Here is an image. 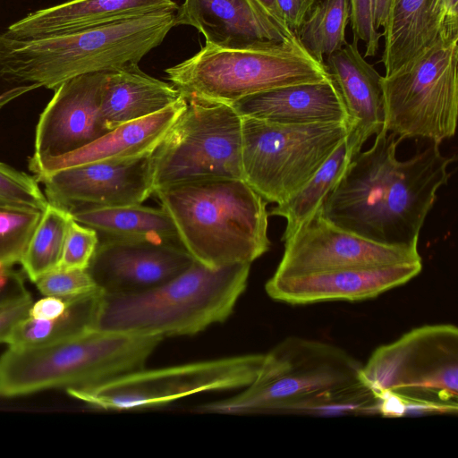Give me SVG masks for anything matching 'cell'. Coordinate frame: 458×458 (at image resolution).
Listing matches in <instances>:
<instances>
[{
    "label": "cell",
    "instance_id": "17",
    "mask_svg": "<svg viewBox=\"0 0 458 458\" xmlns=\"http://www.w3.org/2000/svg\"><path fill=\"white\" fill-rule=\"evenodd\" d=\"M422 262L354 267L276 276L266 283L267 295L277 301L300 305L328 301L372 299L417 276Z\"/></svg>",
    "mask_w": 458,
    "mask_h": 458
},
{
    "label": "cell",
    "instance_id": "6",
    "mask_svg": "<svg viewBox=\"0 0 458 458\" xmlns=\"http://www.w3.org/2000/svg\"><path fill=\"white\" fill-rule=\"evenodd\" d=\"M162 337L91 329L39 347L11 348L0 356V397L104 383L144 368Z\"/></svg>",
    "mask_w": 458,
    "mask_h": 458
},
{
    "label": "cell",
    "instance_id": "7",
    "mask_svg": "<svg viewBox=\"0 0 458 458\" xmlns=\"http://www.w3.org/2000/svg\"><path fill=\"white\" fill-rule=\"evenodd\" d=\"M360 377L385 415L408 409L456 413L458 329L450 324L414 328L379 346L361 366Z\"/></svg>",
    "mask_w": 458,
    "mask_h": 458
},
{
    "label": "cell",
    "instance_id": "13",
    "mask_svg": "<svg viewBox=\"0 0 458 458\" xmlns=\"http://www.w3.org/2000/svg\"><path fill=\"white\" fill-rule=\"evenodd\" d=\"M284 242L276 276L422 261L418 246L369 241L335 225L319 209Z\"/></svg>",
    "mask_w": 458,
    "mask_h": 458
},
{
    "label": "cell",
    "instance_id": "3",
    "mask_svg": "<svg viewBox=\"0 0 458 458\" xmlns=\"http://www.w3.org/2000/svg\"><path fill=\"white\" fill-rule=\"evenodd\" d=\"M153 193L184 249L208 268L250 265L270 248L267 202L242 179L198 180Z\"/></svg>",
    "mask_w": 458,
    "mask_h": 458
},
{
    "label": "cell",
    "instance_id": "11",
    "mask_svg": "<svg viewBox=\"0 0 458 458\" xmlns=\"http://www.w3.org/2000/svg\"><path fill=\"white\" fill-rule=\"evenodd\" d=\"M185 98L183 112L151 154L154 190L198 180L242 179L241 115L227 103Z\"/></svg>",
    "mask_w": 458,
    "mask_h": 458
},
{
    "label": "cell",
    "instance_id": "15",
    "mask_svg": "<svg viewBox=\"0 0 458 458\" xmlns=\"http://www.w3.org/2000/svg\"><path fill=\"white\" fill-rule=\"evenodd\" d=\"M193 262L182 245L98 240L87 271L104 294H129L155 288L185 271Z\"/></svg>",
    "mask_w": 458,
    "mask_h": 458
},
{
    "label": "cell",
    "instance_id": "39",
    "mask_svg": "<svg viewBox=\"0 0 458 458\" xmlns=\"http://www.w3.org/2000/svg\"><path fill=\"white\" fill-rule=\"evenodd\" d=\"M394 0H374V21L377 30L386 24Z\"/></svg>",
    "mask_w": 458,
    "mask_h": 458
},
{
    "label": "cell",
    "instance_id": "35",
    "mask_svg": "<svg viewBox=\"0 0 458 458\" xmlns=\"http://www.w3.org/2000/svg\"><path fill=\"white\" fill-rule=\"evenodd\" d=\"M29 292L0 303V344H8L15 327L29 317L32 304Z\"/></svg>",
    "mask_w": 458,
    "mask_h": 458
},
{
    "label": "cell",
    "instance_id": "42",
    "mask_svg": "<svg viewBox=\"0 0 458 458\" xmlns=\"http://www.w3.org/2000/svg\"><path fill=\"white\" fill-rule=\"evenodd\" d=\"M256 1L260 5L262 10L265 12V13L272 21H274L277 25H279L284 30L293 32L286 27V25L284 23V21L280 18L278 13H277L276 7L275 0H256Z\"/></svg>",
    "mask_w": 458,
    "mask_h": 458
},
{
    "label": "cell",
    "instance_id": "5",
    "mask_svg": "<svg viewBox=\"0 0 458 458\" xmlns=\"http://www.w3.org/2000/svg\"><path fill=\"white\" fill-rule=\"evenodd\" d=\"M250 265L216 269L194 260L147 291L102 295L93 329L159 337L192 335L227 319L245 291Z\"/></svg>",
    "mask_w": 458,
    "mask_h": 458
},
{
    "label": "cell",
    "instance_id": "14",
    "mask_svg": "<svg viewBox=\"0 0 458 458\" xmlns=\"http://www.w3.org/2000/svg\"><path fill=\"white\" fill-rule=\"evenodd\" d=\"M50 203L69 212L141 204L154 192L151 155L98 161L34 176Z\"/></svg>",
    "mask_w": 458,
    "mask_h": 458
},
{
    "label": "cell",
    "instance_id": "4",
    "mask_svg": "<svg viewBox=\"0 0 458 458\" xmlns=\"http://www.w3.org/2000/svg\"><path fill=\"white\" fill-rule=\"evenodd\" d=\"M266 355L254 383L236 395L202 404L196 411L231 415L302 411L352 404L372 394L360 380L361 364L332 344L293 336Z\"/></svg>",
    "mask_w": 458,
    "mask_h": 458
},
{
    "label": "cell",
    "instance_id": "33",
    "mask_svg": "<svg viewBox=\"0 0 458 458\" xmlns=\"http://www.w3.org/2000/svg\"><path fill=\"white\" fill-rule=\"evenodd\" d=\"M98 244L97 231L72 218L58 267L87 270Z\"/></svg>",
    "mask_w": 458,
    "mask_h": 458
},
{
    "label": "cell",
    "instance_id": "27",
    "mask_svg": "<svg viewBox=\"0 0 458 458\" xmlns=\"http://www.w3.org/2000/svg\"><path fill=\"white\" fill-rule=\"evenodd\" d=\"M103 293H93L72 298L66 310L51 320L23 319L14 329L9 343L11 348H33L74 338L94 327Z\"/></svg>",
    "mask_w": 458,
    "mask_h": 458
},
{
    "label": "cell",
    "instance_id": "31",
    "mask_svg": "<svg viewBox=\"0 0 458 458\" xmlns=\"http://www.w3.org/2000/svg\"><path fill=\"white\" fill-rule=\"evenodd\" d=\"M47 204L35 177L0 162V206L44 211Z\"/></svg>",
    "mask_w": 458,
    "mask_h": 458
},
{
    "label": "cell",
    "instance_id": "19",
    "mask_svg": "<svg viewBox=\"0 0 458 458\" xmlns=\"http://www.w3.org/2000/svg\"><path fill=\"white\" fill-rule=\"evenodd\" d=\"M173 0H67L39 9L11 24L2 34L15 39L66 35L149 13H175Z\"/></svg>",
    "mask_w": 458,
    "mask_h": 458
},
{
    "label": "cell",
    "instance_id": "16",
    "mask_svg": "<svg viewBox=\"0 0 458 458\" xmlns=\"http://www.w3.org/2000/svg\"><path fill=\"white\" fill-rule=\"evenodd\" d=\"M106 72L67 80L56 87L41 113L30 161L58 157L98 140L108 131L100 115L102 88Z\"/></svg>",
    "mask_w": 458,
    "mask_h": 458
},
{
    "label": "cell",
    "instance_id": "10",
    "mask_svg": "<svg viewBox=\"0 0 458 458\" xmlns=\"http://www.w3.org/2000/svg\"><path fill=\"white\" fill-rule=\"evenodd\" d=\"M241 117L242 180L276 205L293 196L350 132L342 123L281 124Z\"/></svg>",
    "mask_w": 458,
    "mask_h": 458
},
{
    "label": "cell",
    "instance_id": "37",
    "mask_svg": "<svg viewBox=\"0 0 458 458\" xmlns=\"http://www.w3.org/2000/svg\"><path fill=\"white\" fill-rule=\"evenodd\" d=\"M71 299L45 295L38 301H32L29 318L37 320L54 319L66 310Z\"/></svg>",
    "mask_w": 458,
    "mask_h": 458
},
{
    "label": "cell",
    "instance_id": "23",
    "mask_svg": "<svg viewBox=\"0 0 458 458\" xmlns=\"http://www.w3.org/2000/svg\"><path fill=\"white\" fill-rule=\"evenodd\" d=\"M380 63L387 76L411 62L449 30L441 0H394L386 24Z\"/></svg>",
    "mask_w": 458,
    "mask_h": 458
},
{
    "label": "cell",
    "instance_id": "26",
    "mask_svg": "<svg viewBox=\"0 0 458 458\" xmlns=\"http://www.w3.org/2000/svg\"><path fill=\"white\" fill-rule=\"evenodd\" d=\"M361 148L350 132L312 177L289 199L276 205L268 216H282L286 221L281 240L284 242L321 207L338 182L353 157Z\"/></svg>",
    "mask_w": 458,
    "mask_h": 458
},
{
    "label": "cell",
    "instance_id": "22",
    "mask_svg": "<svg viewBox=\"0 0 458 458\" xmlns=\"http://www.w3.org/2000/svg\"><path fill=\"white\" fill-rule=\"evenodd\" d=\"M352 40L325 59L326 68L343 98L349 116L350 134L362 148L384 128L382 75Z\"/></svg>",
    "mask_w": 458,
    "mask_h": 458
},
{
    "label": "cell",
    "instance_id": "36",
    "mask_svg": "<svg viewBox=\"0 0 458 458\" xmlns=\"http://www.w3.org/2000/svg\"><path fill=\"white\" fill-rule=\"evenodd\" d=\"M275 4L284 23L295 34L315 5L316 0H275Z\"/></svg>",
    "mask_w": 458,
    "mask_h": 458
},
{
    "label": "cell",
    "instance_id": "28",
    "mask_svg": "<svg viewBox=\"0 0 458 458\" xmlns=\"http://www.w3.org/2000/svg\"><path fill=\"white\" fill-rule=\"evenodd\" d=\"M72 220L68 210L48 201L20 262L32 282L58 267Z\"/></svg>",
    "mask_w": 458,
    "mask_h": 458
},
{
    "label": "cell",
    "instance_id": "12",
    "mask_svg": "<svg viewBox=\"0 0 458 458\" xmlns=\"http://www.w3.org/2000/svg\"><path fill=\"white\" fill-rule=\"evenodd\" d=\"M266 358V353H255L155 369L143 368L104 383L66 391L97 409L149 408L202 392L245 388L259 378Z\"/></svg>",
    "mask_w": 458,
    "mask_h": 458
},
{
    "label": "cell",
    "instance_id": "32",
    "mask_svg": "<svg viewBox=\"0 0 458 458\" xmlns=\"http://www.w3.org/2000/svg\"><path fill=\"white\" fill-rule=\"evenodd\" d=\"M44 295L65 299L82 296L99 290L87 270L55 268L35 282Z\"/></svg>",
    "mask_w": 458,
    "mask_h": 458
},
{
    "label": "cell",
    "instance_id": "24",
    "mask_svg": "<svg viewBox=\"0 0 458 458\" xmlns=\"http://www.w3.org/2000/svg\"><path fill=\"white\" fill-rule=\"evenodd\" d=\"M182 97L172 84L154 78L138 64L106 72L100 115L109 131L115 127L159 112Z\"/></svg>",
    "mask_w": 458,
    "mask_h": 458
},
{
    "label": "cell",
    "instance_id": "34",
    "mask_svg": "<svg viewBox=\"0 0 458 458\" xmlns=\"http://www.w3.org/2000/svg\"><path fill=\"white\" fill-rule=\"evenodd\" d=\"M349 6L352 40L362 42L364 57H374L382 38V33L375 25L374 0H349Z\"/></svg>",
    "mask_w": 458,
    "mask_h": 458
},
{
    "label": "cell",
    "instance_id": "2",
    "mask_svg": "<svg viewBox=\"0 0 458 458\" xmlns=\"http://www.w3.org/2000/svg\"><path fill=\"white\" fill-rule=\"evenodd\" d=\"M176 12L149 13L43 38L0 34V79L55 89L72 78L139 64L175 24Z\"/></svg>",
    "mask_w": 458,
    "mask_h": 458
},
{
    "label": "cell",
    "instance_id": "21",
    "mask_svg": "<svg viewBox=\"0 0 458 458\" xmlns=\"http://www.w3.org/2000/svg\"><path fill=\"white\" fill-rule=\"evenodd\" d=\"M186 104V98L182 95L166 108L121 124L80 149L58 157L30 161V170L38 176L88 163L134 159L151 155L183 112Z\"/></svg>",
    "mask_w": 458,
    "mask_h": 458
},
{
    "label": "cell",
    "instance_id": "30",
    "mask_svg": "<svg viewBox=\"0 0 458 458\" xmlns=\"http://www.w3.org/2000/svg\"><path fill=\"white\" fill-rule=\"evenodd\" d=\"M43 211L0 206V264L20 263Z\"/></svg>",
    "mask_w": 458,
    "mask_h": 458
},
{
    "label": "cell",
    "instance_id": "29",
    "mask_svg": "<svg viewBox=\"0 0 458 458\" xmlns=\"http://www.w3.org/2000/svg\"><path fill=\"white\" fill-rule=\"evenodd\" d=\"M349 0H322L316 3L295 35L318 61L341 49L346 43Z\"/></svg>",
    "mask_w": 458,
    "mask_h": 458
},
{
    "label": "cell",
    "instance_id": "1",
    "mask_svg": "<svg viewBox=\"0 0 458 458\" xmlns=\"http://www.w3.org/2000/svg\"><path fill=\"white\" fill-rule=\"evenodd\" d=\"M402 141L382 130L373 145L359 151L318 208L335 225L390 246H418L425 219L446 184L454 157L430 141L405 160L396 157Z\"/></svg>",
    "mask_w": 458,
    "mask_h": 458
},
{
    "label": "cell",
    "instance_id": "18",
    "mask_svg": "<svg viewBox=\"0 0 458 458\" xmlns=\"http://www.w3.org/2000/svg\"><path fill=\"white\" fill-rule=\"evenodd\" d=\"M175 24L191 26L206 44L225 48L256 47L295 35L272 21L256 0H184Z\"/></svg>",
    "mask_w": 458,
    "mask_h": 458
},
{
    "label": "cell",
    "instance_id": "9",
    "mask_svg": "<svg viewBox=\"0 0 458 458\" xmlns=\"http://www.w3.org/2000/svg\"><path fill=\"white\" fill-rule=\"evenodd\" d=\"M458 36L442 38L381 78L383 130L399 139L441 143L454 136L458 117Z\"/></svg>",
    "mask_w": 458,
    "mask_h": 458
},
{
    "label": "cell",
    "instance_id": "8",
    "mask_svg": "<svg viewBox=\"0 0 458 458\" xmlns=\"http://www.w3.org/2000/svg\"><path fill=\"white\" fill-rule=\"evenodd\" d=\"M165 72L183 97L227 104L267 89L330 77L325 64L314 58L296 35L245 48L206 44Z\"/></svg>",
    "mask_w": 458,
    "mask_h": 458
},
{
    "label": "cell",
    "instance_id": "41",
    "mask_svg": "<svg viewBox=\"0 0 458 458\" xmlns=\"http://www.w3.org/2000/svg\"><path fill=\"white\" fill-rule=\"evenodd\" d=\"M35 89L32 85H18L0 93V109L14 98Z\"/></svg>",
    "mask_w": 458,
    "mask_h": 458
},
{
    "label": "cell",
    "instance_id": "40",
    "mask_svg": "<svg viewBox=\"0 0 458 458\" xmlns=\"http://www.w3.org/2000/svg\"><path fill=\"white\" fill-rule=\"evenodd\" d=\"M441 2L449 30L453 33H458V0H441Z\"/></svg>",
    "mask_w": 458,
    "mask_h": 458
},
{
    "label": "cell",
    "instance_id": "20",
    "mask_svg": "<svg viewBox=\"0 0 458 458\" xmlns=\"http://www.w3.org/2000/svg\"><path fill=\"white\" fill-rule=\"evenodd\" d=\"M241 116L281 124H349L343 98L331 77L258 92L230 104Z\"/></svg>",
    "mask_w": 458,
    "mask_h": 458
},
{
    "label": "cell",
    "instance_id": "38",
    "mask_svg": "<svg viewBox=\"0 0 458 458\" xmlns=\"http://www.w3.org/2000/svg\"><path fill=\"white\" fill-rule=\"evenodd\" d=\"M28 292L19 273L0 264V303Z\"/></svg>",
    "mask_w": 458,
    "mask_h": 458
},
{
    "label": "cell",
    "instance_id": "25",
    "mask_svg": "<svg viewBox=\"0 0 458 458\" xmlns=\"http://www.w3.org/2000/svg\"><path fill=\"white\" fill-rule=\"evenodd\" d=\"M70 213L76 222L96 230L98 240L151 241L182 246L172 218L162 208L135 204Z\"/></svg>",
    "mask_w": 458,
    "mask_h": 458
}]
</instances>
